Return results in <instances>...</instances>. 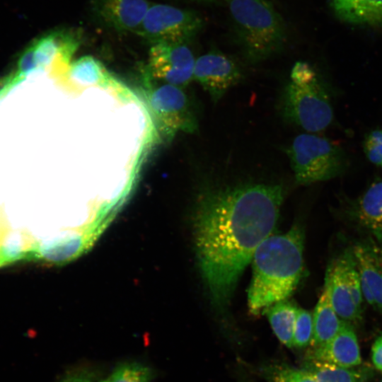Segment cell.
Segmentation results:
<instances>
[{
	"instance_id": "15",
	"label": "cell",
	"mask_w": 382,
	"mask_h": 382,
	"mask_svg": "<svg viewBox=\"0 0 382 382\" xmlns=\"http://www.w3.org/2000/svg\"><path fill=\"white\" fill-rule=\"evenodd\" d=\"M325 274L329 279L330 300L337 315L351 324L359 323L362 318V311L352 299L337 259L329 265Z\"/></svg>"
},
{
	"instance_id": "23",
	"label": "cell",
	"mask_w": 382,
	"mask_h": 382,
	"mask_svg": "<svg viewBox=\"0 0 382 382\" xmlns=\"http://www.w3.org/2000/svg\"><path fill=\"white\" fill-rule=\"evenodd\" d=\"M313 316L310 312L297 308L293 337V347L301 348L311 343Z\"/></svg>"
},
{
	"instance_id": "12",
	"label": "cell",
	"mask_w": 382,
	"mask_h": 382,
	"mask_svg": "<svg viewBox=\"0 0 382 382\" xmlns=\"http://www.w3.org/2000/svg\"><path fill=\"white\" fill-rule=\"evenodd\" d=\"M308 358L347 368L359 365L360 349L352 324L342 320L337 334L327 343L313 348Z\"/></svg>"
},
{
	"instance_id": "4",
	"label": "cell",
	"mask_w": 382,
	"mask_h": 382,
	"mask_svg": "<svg viewBox=\"0 0 382 382\" xmlns=\"http://www.w3.org/2000/svg\"><path fill=\"white\" fill-rule=\"evenodd\" d=\"M282 119L304 129L316 133L332 122L333 110L327 91L316 71L307 63L296 62L278 99Z\"/></svg>"
},
{
	"instance_id": "26",
	"label": "cell",
	"mask_w": 382,
	"mask_h": 382,
	"mask_svg": "<svg viewBox=\"0 0 382 382\" xmlns=\"http://www.w3.org/2000/svg\"><path fill=\"white\" fill-rule=\"evenodd\" d=\"M59 382H91V379L88 374L80 371L65 376Z\"/></svg>"
},
{
	"instance_id": "22",
	"label": "cell",
	"mask_w": 382,
	"mask_h": 382,
	"mask_svg": "<svg viewBox=\"0 0 382 382\" xmlns=\"http://www.w3.org/2000/svg\"><path fill=\"white\" fill-rule=\"evenodd\" d=\"M267 382H318L310 373L286 364H271L265 368Z\"/></svg>"
},
{
	"instance_id": "1",
	"label": "cell",
	"mask_w": 382,
	"mask_h": 382,
	"mask_svg": "<svg viewBox=\"0 0 382 382\" xmlns=\"http://www.w3.org/2000/svg\"><path fill=\"white\" fill-rule=\"evenodd\" d=\"M279 185L212 187L199 195L193 216L198 267L212 305L224 311L260 244L271 235L283 201Z\"/></svg>"
},
{
	"instance_id": "24",
	"label": "cell",
	"mask_w": 382,
	"mask_h": 382,
	"mask_svg": "<svg viewBox=\"0 0 382 382\" xmlns=\"http://www.w3.org/2000/svg\"><path fill=\"white\" fill-rule=\"evenodd\" d=\"M363 147L369 161L382 168V129H375L367 134Z\"/></svg>"
},
{
	"instance_id": "27",
	"label": "cell",
	"mask_w": 382,
	"mask_h": 382,
	"mask_svg": "<svg viewBox=\"0 0 382 382\" xmlns=\"http://www.w3.org/2000/svg\"><path fill=\"white\" fill-rule=\"evenodd\" d=\"M373 257L377 264L382 269V246L376 245L375 243L366 244Z\"/></svg>"
},
{
	"instance_id": "9",
	"label": "cell",
	"mask_w": 382,
	"mask_h": 382,
	"mask_svg": "<svg viewBox=\"0 0 382 382\" xmlns=\"http://www.w3.org/2000/svg\"><path fill=\"white\" fill-rule=\"evenodd\" d=\"M242 76L238 65L219 50H211L195 61L193 80L208 93L214 103L238 83Z\"/></svg>"
},
{
	"instance_id": "17",
	"label": "cell",
	"mask_w": 382,
	"mask_h": 382,
	"mask_svg": "<svg viewBox=\"0 0 382 382\" xmlns=\"http://www.w3.org/2000/svg\"><path fill=\"white\" fill-rule=\"evenodd\" d=\"M353 256L358 270L361 286L370 291L375 308L382 311V269L377 264L366 245L353 247Z\"/></svg>"
},
{
	"instance_id": "30",
	"label": "cell",
	"mask_w": 382,
	"mask_h": 382,
	"mask_svg": "<svg viewBox=\"0 0 382 382\" xmlns=\"http://www.w3.org/2000/svg\"><path fill=\"white\" fill-rule=\"evenodd\" d=\"M208 1V0H207Z\"/></svg>"
},
{
	"instance_id": "13",
	"label": "cell",
	"mask_w": 382,
	"mask_h": 382,
	"mask_svg": "<svg viewBox=\"0 0 382 382\" xmlns=\"http://www.w3.org/2000/svg\"><path fill=\"white\" fill-rule=\"evenodd\" d=\"M329 4L343 23L382 28V0H329Z\"/></svg>"
},
{
	"instance_id": "3",
	"label": "cell",
	"mask_w": 382,
	"mask_h": 382,
	"mask_svg": "<svg viewBox=\"0 0 382 382\" xmlns=\"http://www.w3.org/2000/svg\"><path fill=\"white\" fill-rule=\"evenodd\" d=\"M229 10L236 39L250 64L265 61L279 53L286 44V25L267 0H231Z\"/></svg>"
},
{
	"instance_id": "20",
	"label": "cell",
	"mask_w": 382,
	"mask_h": 382,
	"mask_svg": "<svg viewBox=\"0 0 382 382\" xmlns=\"http://www.w3.org/2000/svg\"><path fill=\"white\" fill-rule=\"evenodd\" d=\"M70 76L82 84H105L110 77L103 65L91 56L79 58L71 64Z\"/></svg>"
},
{
	"instance_id": "6",
	"label": "cell",
	"mask_w": 382,
	"mask_h": 382,
	"mask_svg": "<svg viewBox=\"0 0 382 382\" xmlns=\"http://www.w3.org/2000/svg\"><path fill=\"white\" fill-rule=\"evenodd\" d=\"M145 95L156 127L165 139L171 140L180 131L197 132V117L183 88L164 83L149 84Z\"/></svg>"
},
{
	"instance_id": "11",
	"label": "cell",
	"mask_w": 382,
	"mask_h": 382,
	"mask_svg": "<svg viewBox=\"0 0 382 382\" xmlns=\"http://www.w3.org/2000/svg\"><path fill=\"white\" fill-rule=\"evenodd\" d=\"M151 4L147 0H93L91 8L102 25L136 33Z\"/></svg>"
},
{
	"instance_id": "2",
	"label": "cell",
	"mask_w": 382,
	"mask_h": 382,
	"mask_svg": "<svg viewBox=\"0 0 382 382\" xmlns=\"http://www.w3.org/2000/svg\"><path fill=\"white\" fill-rule=\"evenodd\" d=\"M303 231L295 224L284 234L269 236L257 248L248 291L252 314L286 300L296 289L303 270Z\"/></svg>"
},
{
	"instance_id": "14",
	"label": "cell",
	"mask_w": 382,
	"mask_h": 382,
	"mask_svg": "<svg viewBox=\"0 0 382 382\" xmlns=\"http://www.w3.org/2000/svg\"><path fill=\"white\" fill-rule=\"evenodd\" d=\"M354 219L382 244V180L373 183L354 202Z\"/></svg>"
},
{
	"instance_id": "29",
	"label": "cell",
	"mask_w": 382,
	"mask_h": 382,
	"mask_svg": "<svg viewBox=\"0 0 382 382\" xmlns=\"http://www.w3.org/2000/svg\"><path fill=\"white\" fill-rule=\"evenodd\" d=\"M108 382V381H107Z\"/></svg>"
},
{
	"instance_id": "5",
	"label": "cell",
	"mask_w": 382,
	"mask_h": 382,
	"mask_svg": "<svg viewBox=\"0 0 382 382\" xmlns=\"http://www.w3.org/2000/svg\"><path fill=\"white\" fill-rule=\"evenodd\" d=\"M284 151L295 180L301 185L334 178L344 172L347 163L341 147L313 133L296 136Z\"/></svg>"
},
{
	"instance_id": "21",
	"label": "cell",
	"mask_w": 382,
	"mask_h": 382,
	"mask_svg": "<svg viewBox=\"0 0 382 382\" xmlns=\"http://www.w3.org/2000/svg\"><path fill=\"white\" fill-rule=\"evenodd\" d=\"M154 377V372L149 366L129 361L117 366L108 382H151Z\"/></svg>"
},
{
	"instance_id": "28",
	"label": "cell",
	"mask_w": 382,
	"mask_h": 382,
	"mask_svg": "<svg viewBox=\"0 0 382 382\" xmlns=\"http://www.w3.org/2000/svg\"><path fill=\"white\" fill-rule=\"evenodd\" d=\"M199 1H207V0H199Z\"/></svg>"
},
{
	"instance_id": "7",
	"label": "cell",
	"mask_w": 382,
	"mask_h": 382,
	"mask_svg": "<svg viewBox=\"0 0 382 382\" xmlns=\"http://www.w3.org/2000/svg\"><path fill=\"white\" fill-rule=\"evenodd\" d=\"M204 21L195 11L166 4H152L136 34L150 41L185 43L201 30Z\"/></svg>"
},
{
	"instance_id": "16",
	"label": "cell",
	"mask_w": 382,
	"mask_h": 382,
	"mask_svg": "<svg viewBox=\"0 0 382 382\" xmlns=\"http://www.w3.org/2000/svg\"><path fill=\"white\" fill-rule=\"evenodd\" d=\"M341 323L330 300L329 279L325 274L324 286L313 315L312 347H320L330 340L340 330Z\"/></svg>"
},
{
	"instance_id": "25",
	"label": "cell",
	"mask_w": 382,
	"mask_h": 382,
	"mask_svg": "<svg viewBox=\"0 0 382 382\" xmlns=\"http://www.w3.org/2000/svg\"><path fill=\"white\" fill-rule=\"evenodd\" d=\"M371 357L376 368L382 371V335L376 340L372 346Z\"/></svg>"
},
{
	"instance_id": "10",
	"label": "cell",
	"mask_w": 382,
	"mask_h": 382,
	"mask_svg": "<svg viewBox=\"0 0 382 382\" xmlns=\"http://www.w3.org/2000/svg\"><path fill=\"white\" fill-rule=\"evenodd\" d=\"M80 45V35L71 29H58L36 40L25 52L21 63L28 72L50 65L54 59L68 62Z\"/></svg>"
},
{
	"instance_id": "8",
	"label": "cell",
	"mask_w": 382,
	"mask_h": 382,
	"mask_svg": "<svg viewBox=\"0 0 382 382\" xmlns=\"http://www.w3.org/2000/svg\"><path fill=\"white\" fill-rule=\"evenodd\" d=\"M195 61L185 43L156 42L149 50L148 76L183 88L193 80Z\"/></svg>"
},
{
	"instance_id": "19",
	"label": "cell",
	"mask_w": 382,
	"mask_h": 382,
	"mask_svg": "<svg viewBox=\"0 0 382 382\" xmlns=\"http://www.w3.org/2000/svg\"><path fill=\"white\" fill-rule=\"evenodd\" d=\"M352 368L308 358L303 369L310 373L318 382H365L366 373Z\"/></svg>"
},
{
	"instance_id": "18",
	"label": "cell",
	"mask_w": 382,
	"mask_h": 382,
	"mask_svg": "<svg viewBox=\"0 0 382 382\" xmlns=\"http://www.w3.org/2000/svg\"><path fill=\"white\" fill-rule=\"evenodd\" d=\"M297 308L296 304L286 299L272 305L263 311L279 340L289 348L293 347Z\"/></svg>"
}]
</instances>
